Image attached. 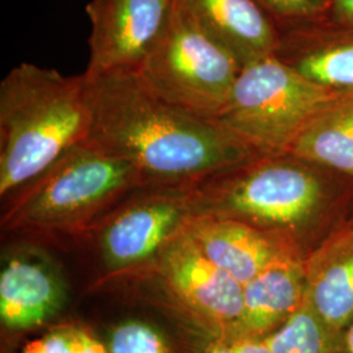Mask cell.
Here are the masks:
<instances>
[{
    "label": "cell",
    "instance_id": "obj_23",
    "mask_svg": "<svg viewBox=\"0 0 353 353\" xmlns=\"http://www.w3.org/2000/svg\"><path fill=\"white\" fill-rule=\"evenodd\" d=\"M236 353H271L265 341L250 338H232Z\"/></svg>",
    "mask_w": 353,
    "mask_h": 353
},
{
    "label": "cell",
    "instance_id": "obj_12",
    "mask_svg": "<svg viewBox=\"0 0 353 353\" xmlns=\"http://www.w3.org/2000/svg\"><path fill=\"white\" fill-rule=\"evenodd\" d=\"M303 265L305 303L330 327L344 332L353 321V216Z\"/></svg>",
    "mask_w": 353,
    "mask_h": 353
},
{
    "label": "cell",
    "instance_id": "obj_25",
    "mask_svg": "<svg viewBox=\"0 0 353 353\" xmlns=\"http://www.w3.org/2000/svg\"><path fill=\"white\" fill-rule=\"evenodd\" d=\"M344 344L345 353H353V321L344 332Z\"/></svg>",
    "mask_w": 353,
    "mask_h": 353
},
{
    "label": "cell",
    "instance_id": "obj_6",
    "mask_svg": "<svg viewBox=\"0 0 353 353\" xmlns=\"http://www.w3.org/2000/svg\"><path fill=\"white\" fill-rule=\"evenodd\" d=\"M241 70L240 62L174 0L163 36L137 72L166 101L216 123Z\"/></svg>",
    "mask_w": 353,
    "mask_h": 353
},
{
    "label": "cell",
    "instance_id": "obj_22",
    "mask_svg": "<svg viewBox=\"0 0 353 353\" xmlns=\"http://www.w3.org/2000/svg\"><path fill=\"white\" fill-rule=\"evenodd\" d=\"M326 17L343 23H353V0H332Z\"/></svg>",
    "mask_w": 353,
    "mask_h": 353
},
{
    "label": "cell",
    "instance_id": "obj_11",
    "mask_svg": "<svg viewBox=\"0 0 353 353\" xmlns=\"http://www.w3.org/2000/svg\"><path fill=\"white\" fill-rule=\"evenodd\" d=\"M274 55L319 87L353 94V23L322 17L279 28Z\"/></svg>",
    "mask_w": 353,
    "mask_h": 353
},
{
    "label": "cell",
    "instance_id": "obj_21",
    "mask_svg": "<svg viewBox=\"0 0 353 353\" xmlns=\"http://www.w3.org/2000/svg\"><path fill=\"white\" fill-rule=\"evenodd\" d=\"M81 323V322H80ZM77 353H108L105 344L89 325L81 323Z\"/></svg>",
    "mask_w": 353,
    "mask_h": 353
},
{
    "label": "cell",
    "instance_id": "obj_20",
    "mask_svg": "<svg viewBox=\"0 0 353 353\" xmlns=\"http://www.w3.org/2000/svg\"><path fill=\"white\" fill-rule=\"evenodd\" d=\"M279 28L297 26L327 16L332 0H255Z\"/></svg>",
    "mask_w": 353,
    "mask_h": 353
},
{
    "label": "cell",
    "instance_id": "obj_2",
    "mask_svg": "<svg viewBox=\"0 0 353 353\" xmlns=\"http://www.w3.org/2000/svg\"><path fill=\"white\" fill-rule=\"evenodd\" d=\"M191 216L239 221L303 261L353 216V181L290 153L262 154L189 188Z\"/></svg>",
    "mask_w": 353,
    "mask_h": 353
},
{
    "label": "cell",
    "instance_id": "obj_10",
    "mask_svg": "<svg viewBox=\"0 0 353 353\" xmlns=\"http://www.w3.org/2000/svg\"><path fill=\"white\" fill-rule=\"evenodd\" d=\"M65 303L63 275L46 252L19 246L4 255L0 271L3 341L55 323Z\"/></svg>",
    "mask_w": 353,
    "mask_h": 353
},
{
    "label": "cell",
    "instance_id": "obj_4",
    "mask_svg": "<svg viewBox=\"0 0 353 353\" xmlns=\"http://www.w3.org/2000/svg\"><path fill=\"white\" fill-rule=\"evenodd\" d=\"M143 189L148 185L135 166L83 140L6 196L11 201L1 228L36 234L81 232Z\"/></svg>",
    "mask_w": 353,
    "mask_h": 353
},
{
    "label": "cell",
    "instance_id": "obj_24",
    "mask_svg": "<svg viewBox=\"0 0 353 353\" xmlns=\"http://www.w3.org/2000/svg\"><path fill=\"white\" fill-rule=\"evenodd\" d=\"M205 353H236L232 336L223 335L216 338Z\"/></svg>",
    "mask_w": 353,
    "mask_h": 353
},
{
    "label": "cell",
    "instance_id": "obj_19",
    "mask_svg": "<svg viewBox=\"0 0 353 353\" xmlns=\"http://www.w3.org/2000/svg\"><path fill=\"white\" fill-rule=\"evenodd\" d=\"M80 322H55L3 343V353H77Z\"/></svg>",
    "mask_w": 353,
    "mask_h": 353
},
{
    "label": "cell",
    "instance_id": "obj_16",
    "mask_svg": "<svg viewBox=\"0 0 353 353\" xmlns=\"http://www.w3.org/2000/svg\"><path fill=\"white\" fill-rule=\"evenodd\" d=\"M94 332L108 353H205L216 339L181 312L163 319L147 314L123 316L106 325L102 332Z\"/></svg>",
    "mask_w": 353,
    "mask_h": 353
},
{
    "label": "cell",
    "instance_id": "obj_5",
    "mask_svg": "<svg viewBox=\"0 0 353 353\" xmlns=\"http://www.w3.org/2000/svg\"><path fill=\"white\" fill-rule=\"evenodd\" d=\"M339 96L270 55L242 67L216 123L256 154H283Z\"/></svg>",
    "mask_w": 353,
    "mask_h": 353
},
{
    "label": "cell",
    "instance_id": "obj_9",
    "mask_svg": "<svg viewBox=\"0 0 353 353\" xmlns=\"http://www.w3.org/2000/svg\"><path fill=\"white\" fill-rule=\"evenodd\" d=\"M174 0H92L87 75L139 70L164 33Z\"/></svg>",
    "mask_w": 353,
    "mask_h": 353
},
{
    "label": "cell",
    "instance_id": "obj_7",
    "mask_svg": "<svg viewBox=\"0 0 353 353\" xmlns=\"http://www.w3.org/2000/svg\"><path fill=\"white\" fill-rule=\"evenodd\" d=\"M190 186L140 190L102 219L99 245L110 272H127L156 262L191 216Z\"/></svg>",
    "mask_w": 353,
    "mask_h": 353
},
{
    "label": "cell",
    "instance_id": "obj_18",
    "mask_svg": "<svg viewBox=\"0 0 353 353\" xmlns=\"http://www.w3.org/2000/svg\"><path fill=\"white\" fill-rule=\"evenodd\" d=\"M344 332L330 327L303 303L265 341L271 353H345Z\"/></svg>",
    "mask_w": 353,
    "mask_h": 353
},
{
    "label": "cell",
    "instance_id": "obj_17",
    "mask_svg": "<svg viewBox=\"0 0 353 353\" xmlns=\"http://www.w3.org/2000/svg\"><path fill=\"white\" fill-rule=\"evenodd\" d=\"M290 153L353 181V94H341L303 127Z\"/></svg>",
    "mask_w": 353,
    "mask_h": 353
},
{
    "label": "cell",
    "instance_id": "obj_1",
    "mask_svg": "<svg viewBox=\"0 0 353 353\" xmlns=\"http://www.w3.org/2000/svg\"><path fill=\"white\" fill-rule=\"evenodd\" d=\"M84 76L87 140L135 166L148 188L190 186L262 156L217 123L156 94L137 70Z\"/></svg>",
    "mask_w": 353,
    "mask_h": 353
},
{
    "label": "cell",
    "instance_id": "obj_15",
    "mask_svg": "<svg viewBox=\"0 0 353 353\" xmlns=\"http://www.w3.org/2000/svg\"><path fill=\"white\" fill-rule=\"evenodd\" d=\"M305 303L303 261L284 256L243 285V309L232 338L265 341Z\"/></svg>",
    "mask_w": 353,
    "mask_h": 353
},
{
    "label": "cell",
    "instance_id": "obj_3",
    "mask_svg": "<svg viewBox=\"0 0 353 353\" xmlns=\"http://www.w3.org/2000/svg\"><path fill=\"white\" fill-rule=\"evenodd\" d=\"M85 76L21 63L0 84V195L4 199L87 139Z\"/></svg>",
    "mask_w": 353,
    "mask_h": 353
},
{
    "label": "cell",
    "instance_id": "obj_13",
    "mask_svg": "<svg viewBox=\"0 0 353 353\" xmlns=\"http://www.w3.org/2000/svg\"><path fill=\"white\" fill-rule=\"evenodd\" d=\"M182 230L212 263L242 285L279 259L292 256L270 236L228 219L190 216Z\"/></svg>",
    "mask_w": 353,
    "mask_h": 353
},
{
    "label": "cell",
    "instance_id": "obj_14",
    "mask_svg": "<svg viewBox=\"0 0 353 353\" xmlns=\"http://www.w3.org/2000/svg\"><path fill=\"white\" fill-rule=\"evenodd\" d=\"M241 65L274 55L279 29L255 0H176Z\"/></svg>",
    "mask_w": 353,
    "mask_h": 353
},
{
    "label": "cell",
    "instance_id": "obj_8",
    "mask_svg": "<svg viewBox=\"0 0 353 353\" xmlns=\"http://www.w3.org/2000/svg\"><path fill=\"white\" fill-rule=\"evenodd\" d=\"M178 310L214 338L233 336L243 309V285L212 263L181 230L156 262Z\"/></svg>",
    "mask_w": 353,
    "mask_h": 353
}]
</instances>
